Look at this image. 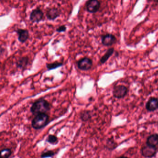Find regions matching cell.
Returning <instances> with one entry per match:
<instances>
[{"label": "cell", "instance_id": "1", "mask_svg": "<svg viewBox=\"0 0 158 158\" xmlns=\"http://www.w3.org/2000/svg\"><path fill=\"white\" fill-rule=\"evenodd\" d=\"M51 108V104L48 101L41 98L34 102L30 108V111L33 114L37 115L39 114L46 113L50 110Z\"/></svg>", "mask_w": 158, "mask_h": 158}, {"label": "cell", "instance_id": "2", "mask_svg": "<svg viewBox=\"0 0 158 158\" xmlns=\"http://www.w3.org/2000/svg\"><path fill=\"white\" fill-rule=\"evenodd\" d=\"M49 118L48 115L46 113L37 114L32 120V127L35 129H40L43 128L48 123Z\"/></svg>", "mask_w": 158, "mask_h": 158}, {"label": "cell", "instance_id": "3", "mask_svg": "<svg viewBox=\"0 0 158 158\" xmlns=\"http://www.w3.org/2000/svg\"><path fill=\"white\" fill-rule=\"evenodd\" d=\"M100 5L98 0H88L85 4L86 10L90 13H96L99 10Z\"/></svg>", "mask_w": 158, "mask_h": 158}, {"label": "cell", "instance_id": "4", "mask_svg": "<svg viewBox=\"0 0 158 158\" xmlns=\"http://www.w3.org/2000/svg\"><path fill=\"white\" fill-rule=\"evenodd\" d=\"M92 60L88 57L82 58L77 61V67L82 71H88L91 69L92 66Z\"/></svg>", "mask_w": 158, "mask_h": 158}, {"label": "cell", "instance_id": "5", "mask_svg": "<svg viewBox=\"0 0 158 158\" xmlns=\"http://www.w3.org/2000/svg\"><path fill=\"white\" fill-rule=\"evenodd\" d=\"M127 88L123 85H116L114 88L113 94L114 98H123L127 93Z\"/></svg>", "mask_w": 158, "mask_h": 158}, {"label": "cell", "instance_id": "6", "mask_svg": "<svg viewBox=\"0 0 158 158\" xmlns=\"http://www.w3.org/2000/svg\"><path fill=\"white\" fill-rule=\"evenodd\" d=\"M43 12L40 9L37 8L33 10L30 15V20L33 23H39L43 17Z\"/></svg>", "mask_w": 158, "mask_h": 158}, {"label": "cell", "instance_id": "7", "mask_svg": "<svg viewBox=\"0 0 158 158\" xmlns=\"http://www.w3.org/2000/svg\"><path fill=\"white\" fill-rule=\"evenodd\" d=\"M142 155L144 157L150 158L153 157L157 152V148L156 147L148 146H145L141 150Z\"/></svg>", "mask_w": 158, "mask_h": 158}, {"label": "cell", "instance_id": "8", "mask_svg": "<svg viewBox=\"0 0 158 158\" xmlns=\"http://www.w3.org/2000/svg\"><path fill=\"white\" fill-rule=\"evenodd\" d=\"M61 10L56 8H49L47 11L46 16L49 20L54 21L60 16Z\"/></svg>", "mask_w": 158, "mask_h": 158}, {"label": "cell", "instance_id": "9", "mask_svg": "<svg viewBox=\"0 0 158 158\" xmlns=\"http://www.w3.org/2000/svg\"><path fill=\"white\" fill-rule=\"evenodd\" d=\"M116 42V38L111 34H106L102 36V43L105 46H112Z\"/></svg>", "mask_w": 158, "mask_h": 158}, {"label": "cell", "instance_id": "10", "mask_svg": "<svg viewBox=\"0 0 158 158\" xmlns=\"http://www.w3.org/2000/svg\"><path fill=\"white\" fill-rule=\"evenodd\" d=\"M18 35V40L22 43H25L29 38V32L24 29H18L15 31Z\"/></svg>", "mask_w": 158, "mask_h": 158}, {"label": "cell", "instance_id": "11", "mask_svg": "<svg viewBox=\"0 0 158 158\" xmlns=\"http://www.w3.org/2000/svg\"><path fill=\"white\" fill-rule=\"evenodd\" d=\"M146 109L149 111H153L158 109V99L151 98L149 99L146 105Z\"/></svg>", "mask_w": 158, "mask_h": 158}, {"label": "cell", "instance_id": "12", "mask_svg": "<svg viewBox=\"0 0 158 158\" xmlns=\"http://www.w3.org/2000/svg\"><path fill=\"white\" fill-rule=\"evenodd\" d=\"M147 145L152 147H156L158 145V135L153 134L151 135L147 139Z\"/></svg>", "mask_w": 158, "mask_h": 158}, {"label": "cell", "instance_id": "13", "mask_svg": "<svg viewBox=\"0 0 158 158\" xmlns=\"http://www.w3.org/2000/svg\"><path fill=\"white\" fill-rule=\"evenodd\" d=\"M28 61H29V59L28 57H22L17 61L16 65L20 69H25L28 64Z\"/></svg>", "mask_w": 158, "mask_h": 158}, {"label": "cell", "instance_id": "14", "mask_svg": "<svg viewBox=\"0 0 158 158\" xmlns=\"http://www.w3.org/2000/svg\"><path fill=\"white\" fill-rule=\"evenodd\" d=\"M114 52V49L113 48L109 49L106 52L105 54L101 58L100 60L101 63L102 64L105 63L109 60V58L113 54Z\"/></svg>", "mask_w": 158, "mask_h": 158}, {"label": "cell", "instance_id": "15", "mask_svg": "<svg viewBox=\"0 0 158 158\" xmlns=\"http://www.w3.org/2000/svg\"><path fill=\"white\" fill-rule=\"evenodd\" d=\"M80 118L83 122H87L91 118V113L89 110H85L80 114Z\"/></svg>", "mask_w": 158, "mask_h": 158}, {"label": "cell", "instance_id": "16", "mask_svg": "<svg viewBox=\"0 0 158 158\" xmlns=\"http://www.w3.org/2000/svg\"><path fill=\"white\" fill-rule=\"evenodd\" d=\"M62 63L58 62H55L52 63L47 64V68L48 70H52L56 69L58 67H60L63 65Z\"/></svg>", "mask_w": 158, "mask_h": 158}, {"label": "cell", "instance_id": "17", "mask_svg": "<svg viewBox=\"0 0 158 158\" xmlns=\"http://www.w3.org/2000/svg\"><path fill=\"white\" fill-rule=\"evenodd\" d=\"M47 141L50 144H56L58 143V139L57 136L54 135H50L47 139Z\"/></svg>", "mask_w": 158, "mask_h": 158}, {"label": "cell", "instance_id": "18", "mask_svg": "<svg viewBox=\"0 0 158 158\" xmlns=\"http://www.w3.org/2000/svg\"><path fill=\"white\" fill-rule=\"evenodd\" d=\"M12 151L10 149L6 148L2 150L1 156L3 158H8L11 155Z\"/></svg>", "mask_w": 158, "mask_h": 158}, {"label": "cell", "instance_id": "19", "mask_svg": "<svg viewBox=\"0 0 158 158\" xmlns=\"http://www.w3.org/2000/svg\"><path fill=\"white\" fill-rule=\"evenodd\" d=\"M55 154V152L52 150L44 152L41 154V157L42 158H47V157H52Z\"/></svg>", "mask_w": 158, "mask_h": 158}, {"label": "cell", "instance_id": "20", "mask_svg": "<svg viewBox=\"0 0 158 158\" xmlns=\"http://www.w3.org/2000/svg\"><path fill=\"white\" fill-rule=\"evenodd\" d=\"M107 147L109 149H113L115 148V143L112 139H109L107 143Z\"/></svg>", "mask_w": 158, "mask_h": 158}, {"label": "cell", "instance_id": "21", "mask_svg": "<svg viewBox=\"0 0 158 158\" xmlns=\"http://www.w3.org/2000/svg\"><path fill=\"white\" fill-rule=\"evenodd\" d=\"M66 26L65 25H62L60 26L59 27L56 29V32H58V33H62V32H65L66 30Z\"/></svg>", "mask_w": 158, "mask_h": 158}, {"label": "cell", "instance_id": "22", "mask_svg": "<svg viewBox=\"0 0 158 158\" xmlns=\"http://www.w3.org/2000/svg\"><path fill=\"white\" fill-rule=\"evenodd\" d=\"M157 2H158V0H157Z\"/></svg>", "mask_w": 158, "mask_h": 158}, {"label": "cell", "instance_id": "23", "mask_svg": "<svg viewBox=\"0 0 158 158\" xmlns=\"http://www.w3.org/2000/svg\"><path fill=\"white\" fill-rule=\"evenodd\" d=\"M2 0H1V1H2Z\"/></svg>", "mask_w": 158, "mask_h": 158}]
</instances>
